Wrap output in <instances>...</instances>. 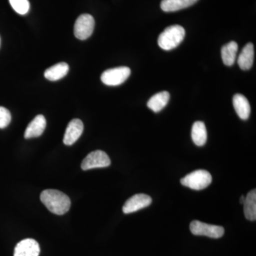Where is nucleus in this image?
Listing matches in <instances>:
<instances>
[{
	"instance_id": "nucleus-1",
	"label": "nucleus",
	"mask_w": 256,
	"mask_h": 256,
	"mask_svg": "<svg viewBox=\"0 0 256 256\" xmlns=\"http://www.w3.org/2000/svg\"><path fill=\"white\" fill-rule=\"evenodd\" d=\"M40 200L52 213L64 215L70 207L69 197L63 192L56 190H46L42 192Z\"/></svg>"
},
{
	"instance_id": "nucleus-2",
	"label": "nucleus",
	"mask_w": 256,
	"mask_h": 256,
	"mask_svg": "<svg viewBox=\"0 0 256 256\" xmlns=\"http://www.w3.org/2000/svg\"><path fill=\"white\" fill-rule=\"evenodd\" d=\"M185 36V30L180 25H172L165 28L158 38V45L165 50H174Z\"/></svg>"
},
{
	"instance_id": "nucleus-3",
	"label": "nucleus",
	"mask_w": 256,
	"mask_h": 256,
	"mask_svg": "<svg viewBox=\"0 0 256 256\" xmlns=\"http://www.w3.org/2000/svg\"><path fill=\"white\" fill-rule=\"evenodd\" d=\"M180 182L183 186L192 190H202L210 186L212 182V176L206 170H195L186 175Z\"/></svg>"
},
{
	"instance_id": "nucleus-4",
	"label": "nucleus",
	"mask_w": 256,
	"mask_h": 256,
	"mask_svg": "<svg viewBox=\"0 0 256 256\" xmlns=\"http://www.w3.org/2000/svg\"><path fill=\"white\" fill-rule=\"evenodd\" d=\"M130 74V69L126 66L108 69L101 75V82L106 85L116 86L124 84Z\"/></svg>"
},
{
	"instance_id": "nucleus-5",
	"label": "nucleus",
	"mask_w": 256,
	"mask_h": 256,
	"mask_svg": "<svg viewBox=\"0 0 256 256\" xmlns=\"http://www.w3.org/2000/svg\"><path fill=\"white\" fill-rule=\"evenodd\" d=\"M95 28V20L92 15H80L74 24V35L80 40H86L92 36Z\"/></svg>"
},
{
	"instance_id": "nucleus-6",
	"label": "nucleus",
	"mask_w": 256,
	"mask_h": 256,
	"mask_svg": "<svg viewBox=\"0 0 256 256\" xmlns=\"http://www.w3.org/2000/svg\"><path fill=\"white\" fill-rule=\"evenodd\" d=\"M190 230L194 235L205 236L212 238H220L224 234L223 227L205 224L200 220H193L190 224Z\"/></svg>"
},
{
	"instance_id": "nucleus-7",
	"label": "nucleus",
	"mask_w": 256,
	"mask_h": 256,
	"mask_svg": "<svg viewBox=\"0 0 256 256\" xmlns=\"http://www.w3.org/2000/svg\"><path fill=\"white\" fill-rule=\"evenodd\" d=\"M110 158L102 150H96L89 153L85 159L82 160V170L104 168L110 166Z\"/></svg>"
},
{
	"instance_id": "nucleus-8",
	"label": "nucleus",
	"mask_w": 256,
	"mask_h": 256,
	"mask_svg": "<svg viewBox=\"0 0 256 256\" xmlns=\"http://www.w3.org/2000/svg\"><path fill=\"white\" fill-rule=\"evenodd\" d=\"M152 202V200L151 197L146 194H137L128 198L122 207V212L126 214L138 212L146 207L149 206L151 204Z\"/></svg>"
},
{
	"instance_id": "nucleus-9",
	"label": "nucleus",
	"mask_w": 256,
	"mask_h": 256,
	"mask_svg": "<svg viewBox=\"0 0 256 256\" xmlns=\"http://www.w3.org/2000/svg\"><path fill=\"white\" fill-rule=\"evenodd\" d=\"M84 131V124L80 120L74 119L69 122L66 130L64 143L66 146H72L82 136Z\"/></svg>"
},
{
	"instance_id": "nucleus-10",
	"label": "nucleus",
	"mask_w": 256,
	"mask_h": 256,
	"mask_svg": "<svg viewBox=\"0 0 256 256\" xmlns=\"http://www.w3.org/2000/svg\"><path fill=\"white\" fill-rule=\"evenodd\" d=\"M40 247L38 242L26 238L18 242L14 249V256H38Z\"/></svg>"
},
{
	"instance_id": "nucleus-11",
	"label": "nucleus",
	"mask_w": 256,
	"mask_h": 256,
	"mask_svg": "<svg viewBox=\"0 0 256 256\" xmlns=\"http://www.w3.org/2000/svg\"><path fill=\"white\" fill-rule=\"evenodd\" d=\"M46 127V120L44 116L38 114L33 120L28 124L24 132V138L26 139L38 138L43 134Z\"/></svg>"
},
{
	"instance_id": "nucleus-12",
	"label": "nucleus",
	"mask_w": 256,
	"mask_h": 256,
	"mask_svg": "<svg viewBox=\"0 0 256 256\" xmlns=\"http://www.w3.org/2000/svg\"><path fill=\"white\" fill-rule=\"evenodd\" d=\"M234 109L240 119H248L250 114V106L246 98L242 94H236L233 98Z\"/></svg>"
},
{
	"instance_id": "nucleus-13",
	"label": "nucleus",
	"mask_w": 256,
	"mask_h": 256,
	"mask_svg": "<svg viewBox=\"0 0 256 256\" xmlns=\"http://www.w3.org/2000/svg\"><path fill=\"white\" fill-rule=\"evenodd\" d=\"M254 60V46L252 43H248L242 48L238 58L239 67L246 70L252 68Z\"/></svg>"
},
{
	"instance_id": "nucleus-14",
	"label": "nucleus",
	"mask_w": 256,
	"mask_h": 256,
	"mask_svg": "<svg viewBox=\"0 0 256 256\" xmlns=\"http://www.w3.org/2000/svg\"><path fill=\"white\" fill-rule=\"evenodd\" d=\"M69 70L68 64L65 62L55 64L53 66L47 68L44 72V77L50 82L60 80L66 76Z\"/></svg>"
},
{
	"instance_id": "nucleus-15",
	"label": "nucleus",
	"mask_w": 256,
	"mask_h": 256,
	"mask_svg": "<svg viewBox=\"0 0 256 256\" xmlns=\"http://www.w3.org/2000/svg\"><path fill=\"white\" fill-rule=\"evenodd\" d=\"M198 0H162L161 9L165 12H172L192 6Z\"/></svg>"
},
{
	"instance_id": "nucleus-16",
	"label": "nucleus",
	"mask_w": 256,
	"mask_h": 256,
	"mask_svg": "<svg viewBox=\"0 0 256 256\" xmlns=\"http://www.w3.org/2000/svg\"><path fill=\"white\" fill-rule=\"evenodd\" d=\"M192 138L196 146H202L206 144L207 131L204 122L196 121L194 124L192 129Z\"/></svg>"
},
{
	"instance_id": "nucleus-17",
	"label": "nucleus",
	"mask_w": 256,
	"mask_h": 256,
	"mask_svg": "<svg viewBox=\"0 0 256 256\" xmlns=\"http://www.w3.org/2000/svg\"><path fill=\"white\" fill-rule=\"evenodd\" d=\"M170 95L168 92H158L148 100V107L154 112H159L168 105Z\"/></svg>"
},
{
	"instance_id": "nucleus-18",
	"label": "nucleus",
	"mask_w": 256,
	"mask_h": 256,
	"mask_svg": "<svg viewBox=\"0 0 256 256\" xmlns=\"http://www.w3.org/2000/svg\"><path fill=\"white\" fill-rule=\"evenodd\" d=\"M238 48V44L235 42H229L222 47V58L226 66H230L235 63Z\"/></svg>"
},
{
	"instance_id": "nucleus-19",
	"label": "nucleus",
	"mask_w": 256,
	"mask_h": 256,
	"mask_svg": "<svg viewBox=\"0 0 256 256\" xmlns=\"http://www.w3.org/2000/svg\"><path fill=\"white\" fill-rule=\"evenodd\" d=\"M244 214L246 218L250 220H256V190H254L248 193L244 202Z\"/></svg>"
},
{
	"instance_id": "nucleus-20",
	"label": "nucleus",
	"mask_w": 256,
	"mask_h": 256,
	"mask_svg": "<svg viewBox=\"0 0 256 256\" xmlns=\"http://www.w3.org/2000/svg\"><path fill=\"white\" fill-rule=\"evenodd\" d=\"M10 4L16 13L21 15L28 14L30 8L28 0H9Z\"/></svg>"
},
{
	"instance_id": "nucleus-21",
	"label": "nucleus",
	"mask_w": 256,
	"mask_h": 256,
	"mask_svg": "<svg viewBox=\"0 0 256 256\" xmlns=\"http://www.w3.org/2000/svg\"><path fill=\"white\" fill-rule=\"evenodd\" d=\"M12 116L9 110L0 106V128L4 129L9 126L11 122Z\"/></svg>"
},
{
	"instance_id": "nucleus-22",
	"label": "nucleus",
	"mask_w": 256,
	"mask_h": 256,
	"mask_svg": "<svg viewBox=\"0 0 256 256\" xmlns=\"http://www.w3.org/2000/svg\"><path fill=\"white\" fill-rule=\"evenodd\" d=\"M244 202H245V196H242L240 198V203L244 204Z\"/></svg>"
},
{
	"instance_id": "nucleus-23",
	"label": "nucleus",
	"mask_w": 256,
	"mask_h": 256,
	"mask_svg": "<svg viewBox=\"0 0 256 256\" xmlns=\"http://www.w3.org/2000/svg\"><path fill=\"white\" fill-rule=\"evenodd\" d=\"M0 44H1V40H0Z\"/></svg>"
}]
</instances>
